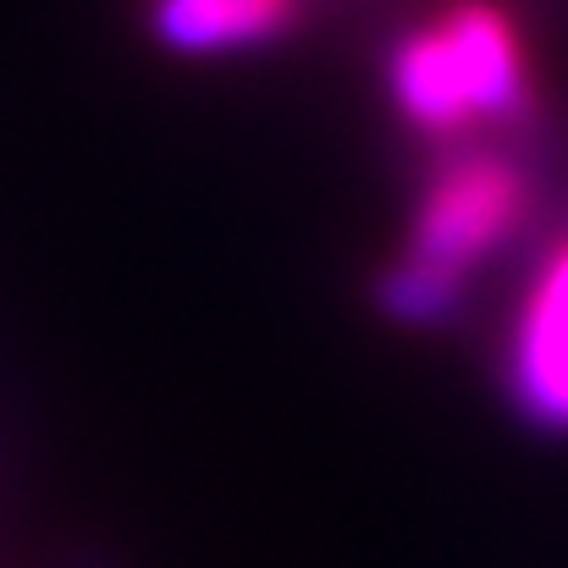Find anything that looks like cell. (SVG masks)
I'll list each match as a JSON object with an SVG mask.
<instances>
[{"label":"cell","instance_id":"cell-1","mask_svg":"<svg viewBox=\"0 0 568 568\" xmlns=\"http://www.w3.org/2000/svg\"><path fill=\"white\" fill-rule=\"evenodd\" d=\"M530 210L536 178L508 144H447L414 199L403 254L386 265V315L408 326L453 321L475 276L519 243Z\"/></svg>","mask_w":568,"mask_h":568},{"label":"cell","instance_id":"cell-2","mask_svg":"<svg viewBox=\"0 0 568 568\" xmlns=\"http://www.w3.org/2000/svg\"><path fill=\"white\" fill-rule=\"evenodd\" d=\"M386 94L397 116L442 150L486 128H519L536 111V83L514 11L497 0H447L436 17L397 33Z\"/></svg>","mask_w":568,"mask_h":568},{"label":"cell","instance_id":"cell-3","mask_svg":"<svg viewBox=\"0 0 568 568\" xmlns=\"http://www.w3.org/2000/svg\"><path fill=\"white\" fill-rule=\"evenodd\" d=\"M503 381L530 425L568 436V226L536 254L519 287L503 337Z\"/></svg>","mask_w":568,"mask_h":568},{"label":"cell","instance_id":"cell-4","mask_svg":"<svg viewBox=\"0 0 568 568\" xmlns=\"http://www.w3.org/2000/svg\"><path fill=\"white\" fill-rule=\"evenodd\" d=\"M304 0H150V28L178 55H243L293 33Z\"/></svg>","mask_w":568,"mask_h":568}]
</instances>
